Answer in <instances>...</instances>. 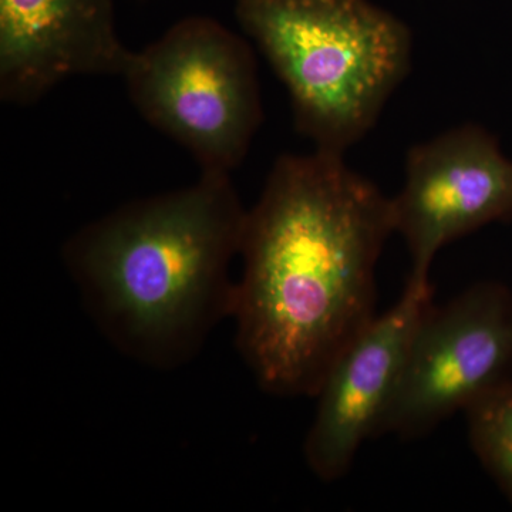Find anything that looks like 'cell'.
Segmentation results:
<instances>
[{
  "label": "cell",
  "instance_id": "obj_4",
  "mask_svg": "<svg viewBox=\"0 0 512 512\" xmlns=\"http://www.w3.org/2000/svg\"><path fill=\"white\" fill-rule=\"evenodd\" d=\"M134 109L180 144L201 173L232 175L261 126L254 50L210 16L178 20L123 74Z\"/></svg>",
  "mask_w": 512,
  "mask_h": 512
},
{
  "label": "cell",
  "instance_id": "obj_6",
  "mask_svg": "<svg viewBox=\"0 0 512 512\" xmlns=\"http://www.w3.org/2000/svg\"><path fill=\"white\" fill-rule=\"evenodd\" d=\"M392 212L394 234L402 235L412 261L409 278L429 281L440 249L485 225L512 221V160L477 124L444 131L410 148Z\"/></svg>",
  "mask_w": 512,
  "mask_h": 512
},
{
  "label": "cell",
  "instance_id": "obj_2",
  "mask_svg": "<svg viewBox=\"0 0 512 512\" xmlns=\"http://www.w3.org/2000/svg\"><path fill=\"white\" fill-rule=\"evenodd\" d=\"M232 175L127 202L77 229L63 264L94 325L156 369L185 365L234 309L231 265L247 221Z\"/></svg>",
  "mask_w": 512,
  "mask_h": 512
},
{
  "label": "cell",
  "instance_id": "obj_8",
  "mask_svg": "<svg viewBox=\"0 0 512 512\" xmlns=\"http://www.w3.org/2000/svg\"><path fill=\"white\" fill-rule=\"evenodd\" d=\"M116 0H0V99L29 106L73 77L120 76Z\"/></svg>",
  "mask_w": 512,
  "mask_h": 512
},
{
  "label": "cell",
  "instance_id": "obj_3",
  "mask_svg": "<svg viewBox=\"0 0 512 512\" xmlns=\"http://www.w3.org/2000/svg\"><path fill=\"white\" fill-rule=\"evenodd\" d=\"M235 18L284 84L315 150L345 156L375 127L412 66L402 19L370 0H232Z\"/></svg>",
  "mask_w": 512,
  "mask_h": 512
},
{
  "label": "cell",
  "instance_id": "obj_9",
  "mask_svg": "<svg viewBox=\"0 0 512 512\" xmlns=\"http://www.w3.org/2000/svg\"><path fill=\"white\" fill-rule=\"evenodd\" d=\"M466 414L474 453L512 503V382L471 406Z\"/></svg>",
  "mask_w": 512,
  "mask_h": 512
},
{
  "label": "cell",
  "instance_id": "obj_1",
  "mask_svg": "<svg viewBox=\"0 0 512 512\" xmlns=\"http://www.w3.org/2000/svg\"><path fill=\"white\" fill-rule=\"evenodd\" d=\"M394 234L392 198L342 154H285L249 208L231 318L256 383L315 397L375 319L376 266Z\"/></svg>",
  "mask_w": 512,
  "mask_h": 512
},
{
  "label": "cell",
  "instance_id": "obj_5",
  "mask_svg": "<svg viewBox=\"0 0 512 512\" xmlns=\"http://www.w3.org/2000/svg\"><path fill=\"white\" fill-rule=\"evenodd\" d=\"M512 382V291L497 281L431 305L379 436L414 439Z\"/></svg>",
  "mask_w": 512,
  "mask_h": 512
},
{
  "label": "cell",
  "instance_id": "obj_7",
  "mask_svg": "<svg viewBox=\"0 0 512 512\" xmlns=\"http://www.w3.org/2000/svg\"><path fill=\"white\" fill-rule=\"evenodd\" d=\"M431 305L430 279L409 278L396 305L376 315L330 366L303 444L306 464L319 480L345 477L362 444L379 436L414 333Z\"/></svg>",
  "mask_w": 512,
  "mask_h": 512
}]
</instances>
